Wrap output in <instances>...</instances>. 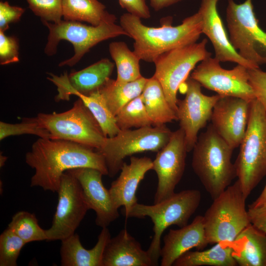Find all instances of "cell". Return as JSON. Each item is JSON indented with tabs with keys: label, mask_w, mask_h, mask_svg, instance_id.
I'll list each match as a JSON object with an SVG mask.
<instances>
[{
	"label": "cell",
	"mask_w": 266,
	"mask_h": 266,
	"mask_svg": "<svg viewBox=\"0 0 266 266\" xmlns=\"http://www.w3.org/2000/svg\"><path fill=\"white\" fill-rule=\"evenodd\" d=\"M183 0H149L152 7L156 11L173 5Z\"/></svg>",
	"instance_id": "41"
},
{
	"label": "cell",
	"mask_w": 266,
	"mask_h": 266,
	"mask_svg": "<svg viewBox=\"0 0 266 266\" xmlns=\"http://www.w3.org/2000/svg\"><path fill=\"white\" fill-rule=\"evenodd\" d=\"M76 96L82 100L92 113L105 136L111 137L118 133L121 130L117 125L115 116L109 110L99 90L89 95L78 94Z\"/></svg>",
	"instance_id": "30"
},
{
	"label": "cell",
	"mask_w": 266,
	"mask_h": 266,
	"mask_svg": "<svg viewBox=\"0 0 266 266\" xmlns=\"http://www.w3.org/2000/svg\"><path fill=\"white\" fill-rule=\"evenodd\" d=\"M70 170L78 180L89 209L95 211L97 226L107 227L117 219L118 209L114 205L109 190L103 185L102 173L89 167H80Z\"/></svg>",
	"instance_id": "18"
},
{
	"label": "cell",
	"mask_w": 266,
	"mask_h": 266,
	"mask_svg": "<svg viewBox=\"0 0 266 266\" xmlns=\"http://www.w3.org/2000/svg\"><path fill=\"white\" fill-rule=\"evenodd\" d=\"M233 257L240 266H266V233L249 224L233 241Z\"/></svg>",
	"instance_id": "24"
},
{
	"label": "cell",
	"mask_w": 266,
	"mask_h": 266,
	"mask_svg": "<svg viewBox=\"0 0 266 266\" xmlns=\"http://www.w3.org/2000/svg\"><path fill=\"white\" fill-rule=\"evenodd\" d=\"M58 204L46 241L62 240L75 233L89 210L80 185L70 171H65L57 192Z\"/></svg>",
	"instance_id": "12"
},
{
	"label": "cell",
	"mask_w": 266,
	"mask_h": 266,
	"mask_svg": "<svg viewBox=\"0 0 266 266\" xmlns=\"http://www.w3.org/2000/svg\"><path fill=\"white\" fill-rule=\"evenodd\" d=\"M120 25L134 40L133 52L141 60L154 63L161 55L196 42L202 32V18L198 11L184 19L180 25L151 27L141 18L129 13L120 18Z\"/></svg>",
	"instance_id": "2"
},
{
	"label": "cell",
	"mask_w": 266,
	"mask_h": 266,
	"mask_svg": "<svg viewBox=\"0 0 266 266\" xmlns=\"http://www.w3.org/2000/svg\"><path fill=\"white\" fill-rule=\"evenodd\" d=\"M103 266H154L147 251L126 228L108 241L103 254Z\"/></svg>",
	"instance_id": "22"
},
{
	"label": "cell",
	"mask_w": 266,
	"mask_h": 266,
	"mask_svg": "<svg viewBox=\"0 0 266 266\" xmlns=\"http://www.w3.org/2000/svg\"><path fill=\"white\" fill-rule=\"evenodd\" d=\"M192 168L212 200L236 177L231 159L233 149L211 124L201 133L193 149Z\"/></svg>",
	"instance_id": "3"
},
{
	"label": "cell",
	"mask_w": 266,
	"mask_h": 266,
	"mask_svg": "<svg viewBox=\"0 0 266 266\" xmlns=\"http://www.w3.org/2000/svg\"><path fill=\"white\" fill-rule=\"evenodd\" d=\"M26 244L7 227L0 235V266H17L20 252Z\"/></svg>",
	"instance_id": "33"
},
{
	"label": "cell",
	"mask_w": 266,
	"mask_h": 266,
	"mask_svg": "<svg viewBox=\"0 0 266 266\" xmlns=\"http://www.w3.org/2000/svg\"><path fill=\"white\" fill-rule=\"evenodd\" d=\"M245 200L238 180L213 200L203 216L208 244L221 241L233 242L251 223Z\"/></svg>",
	"instance_id": "6"
},
{
	"label": "cell",
	"mask_w": 266,
	"mask_h": 266,
	"mask_svg": "<svg viewBox=\"0 0 266 266\" xmlns=\"http://www.w3.org/2000/svg\"><path fill=\"white\" fill-rule=\"evenodd\" d=\"M140 96L153 125L161 126L178 120L177 114L167 102L162 85L153 76L147 78Z\"/></svg>",
	"instance_id": "27"
},
{
	"label": "cell",
	"mask_w": 266,
	"mask_h": 266,
	"mask_svg": "<svg viewBox=\"0 0 266 266\" xmlns=\"http://www.w3.org/2000/svg\"><path fill=\"white\" fill-rule=\"evenodd\" d=\"M19 41L15 36H7L0 31V64L5 65L18 62Z\"/></svg>",
	"instance_id": "36"
},
{
	"label": "cell",
	"mask_w": 266,
	"mask_h": 266,
	"mask_svg": "<svg viewBox=\"0 0 266 266\" xmlns=\"http://www.w3.org/2000/svg\"><path fill=\"white\" fill-rule=\"evenodd\" d=\"M249 82L256 98L266 110V72L260 69H248Z\"/></svg>",
	"instance_id": "37"
},
{
	"label": "cell",
	"mask_w": 266,
	"mask_h": 266,
	"mask_svg": "<svg viewBox=\"0 0 266 266\" xmlns=\"http://www.w3.org/2000/svg\"><path fill=\"white\" fill-rule=\"evenodd\" d=\"M25 9L22 7L10 5L7 1L0 2V31L4 32L9 24L19 21Z\"/></svg>",
	"instance_id": "38"
},
{
	"label": "cell",
	"mask_w": 266,
	"mask_h": 266,
	"mask_svg": "<svg viewBox=\"0 0 266 266\" xmlns=\"http://www.w3.org/2000/svg\"><path fill=\"white\" fill-rule=\"evenodd\" d=\"M161 248V266H173L182 254L195 248L201 250L208 244L205 234L203 216H197L190 224L179 229L169 230Z\"/></svg>",
	"instance_id": "21"
},
{
	"label": "cell",
	"mask_w": 266,
	"mask_h": 266,
	"mask_svg": "<svg viewBox=\"0 0 266 266\" xmlns=\"http://www.w3.org/2000/svg\"><path fill=\"white\" fill-rule=\"evenodd\" d=\"M184 84L185 97L178 100L177 116L180 128L184 132L189 152L197 141L199 131L211 119L214 106L221 96L218 94L211 96L204 95L201 85L191 77Z\"/></svg>",
	"instance_id": "14"
},
{
	"label": "cell",
	"mask_w": 266,
	"mask_h": 266,
	"mask_svg": "<svg viewBox=\"0 0 266 266\" xmlns=\"http://www.w3.org/2000/svg\"><path fill=\"white\" fill-rule=\"evenodd\" d=\"M109 52L117 70L116 80L128 82L136 80L142 76L140 71L139 58L132 51L123 41H114L109 45Z\"/></svg>",
	"instance_id": "29"
},
{
	"label": "cell",
	"mask_w": 266,
	"mask_h": 266,
	"mask_svg": "<svg viewBox=\"0 0 266 266\" xmlns=\"http://www.w3.org/2000/svg\"><path fill=\"white\" fill-rule=\"evenodd\" d=\"M233 242L221 241L205 250L188 251L174 263V266H236Z\"/></svg>",
	"instance_id": "25"
},
{
	"label": "cell",
	"mask_w": 266,
	"mask_h": 266,
	"mask_svg": "<svg viewBox=\"0 0 266 266\" xmlns=\"http://www.w3.org/2000/svg\"><path fill=\"white\" fill-rule=\"evenodd\" d=\"M172 133L163 125L120 130L114 136L107 137L97 150L104 157L108 175L114 177L128 156L145 151L158 152L168 143Z\"/></svg>",
	"instance_id": "9"
},
{
	"label": "cell",
	"mask_w": 266,
	"mask_h": 266,
	"mask_svg": "<svg viewBox=\"0 0 266 266\" xmlns=\"http://www.w3.org/2000/svg\"><path fill=\"white\" fill-rule=\"evenodd\" d=\"M183 130L180 128L172 133L169 141L158 152L153 161V168L158 177V186L154 203L172 195L181 180L185 168L188 153Z\"/></svg>",
	"instance_id": "15"
},
{
	"label": "cell",
	"mask_w": 266,
	"mask_h": 266,
	"mask_svg": "<svg viewBox=\"0 0 266 266\" xmlns=\"http://www.w3.org/2000/svg\"><path fill=\"white\" fill-rule=\"evenodd\" d=\"M25 161L35 170L31 187L52 192H58L61 177L67 170L89 167L108 175L105 160L99 151L66 140L39 138L26 154Z\"/></svg>",
	"instance_id": "1"
},
{
	"label": "cell",
	"mask_w": 266,
	"mask_h": 266,
	"mask_svg": "<svg viewBox=\"0 0 266 266\" xmlns=\"http://www.w3.org/2000/svg\"><path fill=\"white\" fill-rule=\"evenodd\" d=\"M266 207V184L259 197L249 205L250 208H260Z\"/></svg>",
	"instance_id": "42"
},
{
	"label": "cell",
	"mask_w": 266,
	"mask_h": 266,
	"mask_svg": "<svg viewBox=\"0 0 266 266\" xmlns=\"http://www.w3.org/2000/svg\"><path fill=\"white\" fill-rule=\"evenodd\" d=\"M8 227L27 244L47 240L45 230L40 227L34 213L26 211L17 212L13 216Z\"/></svg>",
	"instance_id": "31"
},
{
	"label": "cell",
	"mask_w": 266,
	"mask_h": 266,
	"mask_svg": "<svg viewBox=\"0 0 266 266\" xmlns=\"http://www.w3.org/2000/svg\"><path fill=\"white\" fill-rule=\"evenodd\" d=\"M33 134L39 138H50L49 132L40 127L35 117H26L19 123L11 124L0 122V140L12 135Z\"/></svg>",
	"instance_id": "34"
},
{
	"label": "cell",
	"mask_w": 266,
	"mask_h": 266,
	"mask_svg": "<svg viewBox=\"0 0 266 266\" xmlns=\"http://www.w3.org/2000/svg\"><path fill=\"white\" fill-rule=\"evenodd\" d=\"M226 20L230 42L238 54L258 68L266 64L259 49L266 52V33L258 25L252 0L240 4L228 0Z\"/></svg>",
	"instance_id": "10"
},
{
	"label": "cell",
	"mask_w": 266,
	"mask_h": 266,
	"mask_svg": "<svg viewBox=\"0 0 266 266\" xmlns=\"http://www.w3.org/2000/svg\"><path fill=\"white\" fill-rule=\"evenodd\" d=\"M147 78L142 76L131 82H119L109 78L99 90L114 116L142 93Z\"/></svg>",
	"instance_id": "28"
},
{
	"label": "cell",
	"mask_w": 266,
	"mask_h": 266,
	"mask_svg": "<svg viewBox=\"0 0 266 266\" xmlns=\"http://www.w3.org/2000/svg\"><path fill=\"white\" fill-rule=\"evenodd\" d=\"M64 20L86 22L97 26L105 22L115 23L116 17L98 0H62Z\"/></svg>",
	"instance_id": "26"
},
{
	"label": "cell",
	"mask_w": 266,
	"mask_h": 266,
	"mask_svg": "<svg viewBox=\"0 0 266 266\" xmlns=\"http://www.w3.org/2000/svg\"><path fill=\"white\" fill-rule=\"evenodd\" d=\"M7 157L6 156H4L1 154H0V167H2L4 164L5 162L6 161Z\"/></svg>",
	"instance_id": "43"
},
{
	"label": "cell",
	"mask_w": 266,
	"mask_h": 266,
	"mask_svg": "<svg viewBox=\"0 0 266 266\" xmlns=\"http://www.w3.org/2000/svg\"><path fill=\"white\" fill-rule=\"evenodd\" d=\"M42 22L49 31L44 49L46 55H55L59 43L62 40L72 44L74 55L69 59L60 62V66H74L93 47L100 42L120 35L128 36L120 25L113 22H105L97 26L64 20L57 23L44 21Z\"/></svg>",
	"instance_id": "7"
},
{
	"label": "cell",
	"mask_w": 266,
	"mask_h": 266,
	"mask_svg": "<svg viewBox=\"0 0 266 266\" xmlns=\"http://www.w3.org/2000/svg\"><path fill=\"white\" fill-rule=\"evenodd\" d=\"M111 238L107 227L102 228L98 241L90 249L85 248L79 236L74 233L61 240V265L62 266H103V258L106 245Z\"/></svg>",
	"instance_id": "23"
},
{
	"label": "cell",
	"mask_w": 266,
	"mask_h": 266,
	"mask_svg": "<svg viewBox=\"0 0 266 266\" xmlns=\"http://www.w3.org/2000/svg\"><path fill=\"white\" fill-rule=\"evenodd\" d=\"M114 64L102 59L79 71H66L60 76L49 73L47 79L57 88L55 100H68L71 95H89L98 90L111 75Z\"/></svg>",
	"instance_id": "16"
},
{
	"label": "cell",
	"mask_w": 266,
	"mask_h": 266,
	"mask_svg": "<svg viewBox=\"0 0 266 266\" xmlns=\"http://www.w3.org/2000/svg\"><path fill=\"white\" fill-rule=\"evenodd\" d=\"M219 0H201L198 11L202 22V32L212 43L215 58L220 62H231L248 69L258 68L243 59L233 47L217 10Z\"/></svg>",
	"instance_id": "19"
},
{
	"label": "cell",
	"mask_w": 266,
	"mask_h": 266,
	"mask_svg": "<svg viewBox=\"0 0 266 266\" xmlns=\"http://www.w3.org/2000/svg\"><path fill=\"white\" fill-rule=\"evenodd\" d=\"M35 117L39 125L49 132L51 139L74 142L98 150L107 137L92 113L79 98L66 111L40 113Z\"/></svg>",
	"instance_id": "8"
},
{
	"label": "cell",
	"mask_w": 266,
	"mask_h": 266,
	"mask_svg": "<svg viewBox=\"0 0 266 266\" xmlns=\"http://www.w3.org/2000/svg\"><path fill=\"white\" fill-rule=\"evenodd\" d=\"M248 212L251 223L266 233V207L256 209L248 208Z\"/></svg>",
	"instance_id": "40"
},
{
	"label": "cell",
	"mask_w": 266,
	"mask_h": 266,
	"mask_svg": "<svg viewBox=\"0 0 266 266\" xmlns=\"http://www.w3.org/2000/svg\"><path fill=\"white\" fill-rule=\"evenodd\" d=\"M234 163L246 199L266 175V110L256 99L251 102L248 123Z\"/></svg>",
	"instance_id": "4"
},
{
	"label": "cell",
	"mask_w": 266,
	"mask_h": 266,
	"mask_svg": "<svg viewBox=\"0 0 266 266\" xmlns=\"http://www.w3.org/2000/svg\"><path fill=\"white\" fill-rule=\"evenodd\" d=\"M251 102L235 97H221L214 106L210 120L217 133L234 150L245 135Z\"/></svg>",
	"instance_id": "17"
},
{
	"label": "cell",
	"mask_w": 266,
	"mask_h": 266,
	"mask_svg": "<svg viewBox=\"0 0 266 266\" xmlns=\"http://www.w3.org/2000/svg\"><path fill=\"white\" fill-rule=\"evenodd\" d=\"M248 69L237 65L232 69H226L218 60L209 56L196 67L191 77L221 97H235L252 101L256 98L249 82Z\"/></svg>",
	"instance_id": "13"
},
{
	"label": "cell",
	"mask_w": 266,
	"mask_h": 266,
	"mask_svg": "<svg viewBox=\"0 0 266 266\" xmlns=\"http://www.w3.org/2000/svg\"><path fill=\"white\" fill-rule=\"evenodd\" d=\"M153 168V161L148 157L131 156L129 164L124 162L118 177L112 182L109 191L114 206H124L125 217L137 203L136 193L145 175Z\"/></svg>",
	"instance_id": "20"
},
{
	"label": "cell",
	"mask_w": 266,
	"mask_h": 266,
	"mask_svg": "<svg viewBox=\"0 0 266 266\" xmlns=\"http://www.w3.org/2000/svg\"><path fill=\"white\" fill-rule=\"evenodd\" d=\"M120 6L128 13L140 18L148 19L150 12L146 0H118Z\"/></svg>",
	"instance_id": "39"
},
{
	"label": "cell",
	"mask_w": 266,
	"mask_h": 266,
	"mask_svg": "<svg viewBox=\"0 0 266 266\" xmlns=\"http://www.w3.org/2000/svg\"><path fill=\"white\" fill-rule=\"evenodd\" d=\"M26 0L29 8L41 21L57 23L62 20V0Z\"/></svg>",
	"instance_id": "35"
},
{
	"label": "cell",
	"mask_w": 266,
	"mask_h": 266,
	"mask_svg": "<svg viewBox=\"0 0 266 266\" xmlns=\"http://www.w3.org/2000/svg\"><path fill=\"white\" fill-rule=\"evenodd\" d=\"M115 118L121 130L153 125L140 95L125 105L115 116Z\"/></svg>",
	"instance_id": "32"
},
{
	"label": "cell",
	"mask_w": 266,
	"mask_h": 266,
	"mask_svg": "<svg viewBox=\"0 0 266 266\" xmlns=\"http://www.w3.org/2000/svg\"><path fill=\"white\" fill-rule=\"evenodd\" d=\"M207 42L204 38L200 42L170 50L161 55L154 62L155 71L153 76L162 85L167 102L176 114L178 89L196 65L211 56L206 50Z\"/></svg>",
	"instance_id": "11"
},
{
	"label": "cell",
	"mask_w": 266,
	"mask_h": 266,
	"mask_svg": "<svg viewBox=\"0 0 266 266\" xmlns=\"http://www.w3.org/2000/svg\"><path fill=\"white\" fill-rule=\"evenodd\" d=\"M201 193L196 189L174 193L165 200L153 205L136 203L126 217L143 218L149 217L153 223L154 234L147 250L154 266H158L161 250V237L169 226L179 228L188 224L201 201Z\"/></svg>",
	"instance_id": "5"
}]
</instances>
